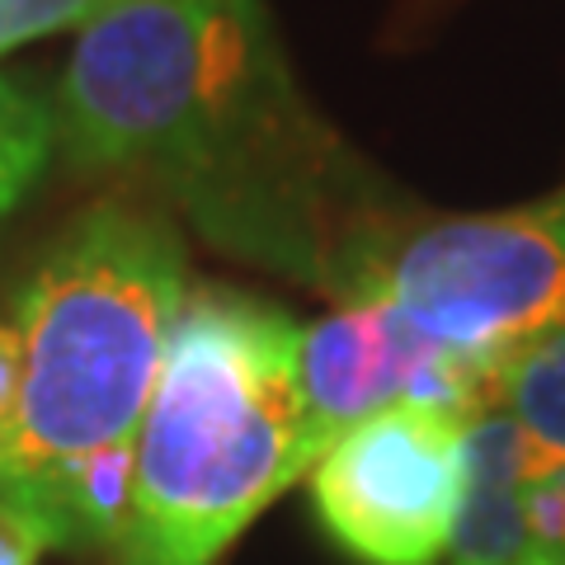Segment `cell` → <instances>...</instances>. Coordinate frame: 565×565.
Returning a JSON list of instances; mask_svg holds the SVG:
<instances>
[{"label": "cell", "instance_id": "cell-12", "mask_svg": "<svg viewBox=\"0 0 565 565\" xmlns=\"http://www.w3.org/2000/svg\"><path fill=\"white\" fill-rule=\"evenodd\" d=\"M39 552L43 546L33 542L29 527L0 509V565H39Z\"/></svg>", "mask_w": 565, "mask_h": 565}, {"label": "cell", "instance_id": "cell-2", "mask_svg": "<svg viewBox=\"0 0 565 565\" xmlns=\"http://www.w3.org/2000/svg\"><path fill=\"white\" fill-rule=\"evenodd\" d=\"M166 212L99 199L71 217L14 297L20 411L0 452V509L39 546L109 552L147 419L189 297Z\"/></svg>", "mask_w": 565, "mask_h": 565}, {"label": "cell", "instance_id": "cell-13", "mask_svg": "<svg viewBox=\"0 0 565 565\" xmlns=\"http://www.w3.org/2000/svg\"><path fill=\"white\" fill-rule=\"evenodd\" d=\"M519 565H565V561H519Z\"/></svg>", "mask_w": 565, "mask_h": 565}, {"label": "cell", "instance_id": "cell-10", "mask_svg": "<svg viewBox=\"0 0 565 565\" xmlns=\"http://www.w3.org/2000/svg\"><path fill=\"white\" fill-rule=\"evenodd\" d=\"M527 523L546 561H565V457H552L527 481Z\"/></svg>", "mask_w": 565, "mask_h": 565}, {"label": "cell", "instance_id": "cell-4", "mask_svg": "<svg viewBox=\"0 0 565 565\" xmlns=\"http://www.w3.org/2000/svg\"><path fill=\"white\" fill-rule=\"evenodd\" d=\"M359 297H386L434 340L504 373L565 321V189L490 217L405 222Z\"/></svg>", "mask_w": 565, "mask_h": 565}, {"label": "cell", "instance_id": "cell-11", "mask_svg": "<svg viewBox=\"0 0 565 565\" xmlns=\"http://www.w3.org/2000/svg\"><path fill=\"white\" fill-rule=\"evenodd\" d=\"M20 377H24V353L14 326H0V452L10 444L14 411H20Z\"/></svg>", "mask_w": 565, "mask_h": 565}, {"label": "cell", "instance_id": "cell-6", "mask_svg": "<svg viewBox=\"0 0 565 565\" xmlns=\"http://www.w3.org/2000/svg\"><path fill=\"white\" fill-rule=\"evenodd\" d=\"M302 452L307 471L334 438L396 401L481 411L500 401V373L434 340L386 297H353L302 330Z\"/></svg>", "mask_w": 565, "mask_h": 565}, {"label": "cell", "instance_id": "cell-7", "mask_svg": "<svg viewBox=\"0 0 565 565\" xmlns=\"http://www.w3.org/2000/svg\"><path fill=\"white\" fill-rule=\"evenodd\" d=\"M500 405L552 457H565V321L527 340L504 363Z\"/></svg>", "mask_w": 565, "mask_h": 565}, {"label": "cell", "instance_id": "cell-1", "mask_svg": "<svg viewBox=\"0 0 565 565\" xmlns=\"http://www.w3.org/2000/svg\"><path fill=\"white\" fill-rule=\"evenodd\" d=\"M52 109L76 170L137 174L217 250L344 302L405 226L307 109L264 0H109Z\"/></svg>", "mask_w": 565, "mask_h": 565}, {"label": "cell", "instance_id": "cell-9", "mask_svg": "<svg viewBox=\"0 0 565 565\" xmlns=\"http://www.w3.org/2000/svg\"><path fill=\"white\" fill-rule=\"evenodd\" d=\"M104 6L109 0H0V52L71 24L85 29Z\"/></svg>", "mask_w": 565, "mask_h": 565}, {"label": "cell", "instance_id": "cell-5", "mask_svg": "<svg viewBox=\"0 0 565 565\" xmlns=\"http://www.w3.org/2000/svg\"><path fill=\"white\" fill-rule=\"evenodd\" d=\"M467 415L396 401L353 424L307 471L321 533L359 565H434L462 514Z\"/></svg>", "mask_w": 565, "mask_h": 565}, {"label": "cell", "instance_id": "cell-3", "mask_svg": "<svg viewBox=\"0 0 565 565\" xmlns=\"http://www.w3.org/2000/svg\"><path fill=\"white\" fill-rule=\"evenodd\" d=\"M302 326L255 292L193 282L137 429L114 565H217L302 452Z\"/></svg>", "mask_w": 565, "mask_h": 565}, {"label": "cell", "instance_id": "cell-8", "mask_svg": "<svg viewBox=\"0 0 565 565\" xmlns=\"http://www.w3.org/2000/svg\"><path fill=\"white\" fill-rule=\"evenodd\" d=\"M57 151V109L33 85L0 76V222L39 189Z\"/></svg>", "mask_w": 565, "mask_h": 565}]
</instances>
